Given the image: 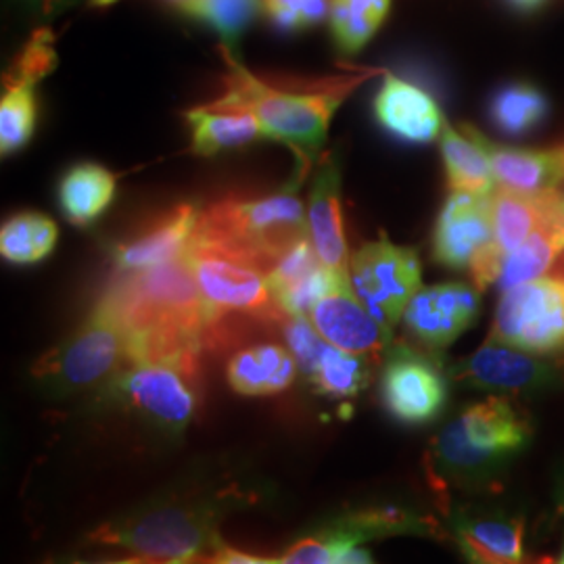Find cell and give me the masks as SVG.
Masks as SVG:
<instances>
[{"label":"cell","mask_w":564,"mask_h":564,"mask_svg":"<svg viewBox=\"0 0 564 564\" xmlns=\"http://www.w3.org/2000/svg\"><path fill=\"white\" fill-rule=\"evenodd\" d=\"M97 305L128 330L132 360L212 349L207 307L186 253L172 262L116 274Z\"/></svg>","instance_id":"obj_1"},{"label":"cell","mask_w":564,"mask_h":564,"mask_svg":"<svg viewBox=\"0 0 564 564\" xmlns=\"http://www.w3.org/2000/svg\"><path fill=\"white\" fill-rule=\"evenodd\" d=\"M226 65L224 90L207 102L209 109L253 113L268 141L284 144L295 158V182L302 184L321 158L330 121L343 101L362 84L370 72L307 84L305 88H281L258 78L237 53L223 44Z\"/></svg>","instance_id":"obj_2"},{"label":"cell","mask_w":564,"mask_h":564,"mask_svg":"<svg viewBox=\"0 0 564 564\" xmlns=\"http://www.w3.org/2000/svg\"><path fill=\"white\" fill-rule=\"evenodd\" d=\"M237 491H176L147 500L90 533V542L132 552L144 564H197L226 544L224 517L239 505Z\"/></svg>","instance_id":"obj_3"},{"label":"cell","mask_w":564,"mask_h":564,"mask_svg":"<svg viewBox=\"0 0 564 564\" xmlns=\"http://www.w3.org/2000/svg\"><path fill=\"white\" fill-rule=\"evenodd\" d=\"M533 429L508 395L470 403L445 424L429 452L433 484L479 487L494 481L531 444Z\"/></svg>","instance_id":"obj_4"},{"label":"cell","mask_w":564,"mask_h":564,"mask_svg":"<svg viewBox=\"0 0 564 564\" xmlns=\"http://www.w3.org/2000/svg\"><path fill=\"white\" fill-rule=\"evenodd\" d=\"M186 262L202 291L209 316L212 349L228 341V324L235 321L282 324L286 314L274 300L268 281L270 268L251 256L195 232L186 249Z\"/></svg>","instance_id":"obj_5"},{"label":"cell","mask_w":564,"mask_h":564,"mask_svg":"<svg viewBox=\"0 0 564 564\" xmlns=\"http://www.w3.org/2000/svg\"><path fill=\"white\" fill-rule=\"evenodd\" d=\"M197 230L272 268L295 242L310 237L300 182L291 181L268 195L216 199L202 209Z\"/></svg>","instance_id":"obj_6"},{"label":"cell","mask_w":564,"mask_h":564,"mask_svg":"<svg viewBox=\"0 0 564 564\" xmlns=\"http://www.w3.org/2000/svg\"><path fill=\"white\" fill-rule=\"evenodd\" d=\"M132 362V339L95 303L86 321L32 366V377L53 398L105 391Z\"/></svg>","instance_id":"obj_7"},{"label":"cell","mask_w":564,"mask_h":564,"mask_svg":"<svg viewBox=\"0 0 564 564\" xmlns=\"http://www.w3.org/2000/svg\"><path fill=\"white\" fill-rule=\"evenodd\" d=\"M105 391L155 431L176 437L202 403V351L134 358Z\"/></svg>","instance_id":"obj_8"},{"label":"cell","mask_w":564,"mask_h":564,"mask_svg":"<svg viewBox=\"0 0 564 564\" xmlns=\"http://www.w3.org/2000/svg\"><path fill=\"white\" fill-rule=\"evenodd\" d=\"M349 279L364 307L393 335L408 303L423 289V265L416 249L381 235L351 253Z\"/></svg>","instance_id":"obj_9"},{"label":"cell","mask_w":564,"mask_h":564,"mask_svg":"<svg viewBox=\"0 0 564 564\" xmlns=\"http://www.w3.org/2000/svg\"><path fill=\"white\" fill-rule=\"evenodd\" d=\"M489 339L550 356L564 349V276H540L502 293Z\"/></svg>","instance_id":"obj_10"},{"label":"cell","mask_w":564,"mask_h":564,"mask_svg":"<svg viewBox=\"0 0 564 564\" xmlns=\"http://www.w3.org/2000/svg\"><path fill=\"white\" fill-rule=\"evenodd\" d=\"M379 395L384 412L405 426H424L442 416L447 403L444 368L429 351L410 345H393L384 354Z\"/></svg>","instance_id":"obj_11"},{"label":"cell","mask_w":564,"mask_h":564,"mask_svg":"<svg viewBox=\"0 0 564 564\" xmlns=\"http://www.w3.org/2000/svg\"><path fill=\"white\" fill-rule=\"evenodd\" d=\"M479 293L468 282L423 286L403 312L405 333L429 354L444 351L477 321L481 310Z\"/></svg>","instance_id":"obj_12"},{"label":"cell","mask_w":564,"mask_h":564,"mask_svg":"<svg viewBox=\"0 0 564 564\" xmlns=\"http://www.w3.org/2000/svg\"><path fill=\"white\" fill-rule=\"evenodd\" d=\"M456 383L491 391L500 395L540 393L558 383V372L542 356L510 347L505 343L489 341L475 354L449 368Z\"/></svg>","instance_id":"obj_13"},{"label":"cell","mask_w":564,"mask_h":564,"mask_svg":"<svg viewBox=\"0 0 564 564\" xmlns=\"http://www.w3.org/2000/svg\"><path fill=\"white\" fill-rule=\"evenodd\" d=\"M552 193L554 191L529 193L500 184L496 186L491 193V242L477 253L468 268L479 291L496 284L500 263L544 218Z\"/></svg>","instance_id":"obj_14"},{"label":"cell","mask_w":564,"mask_h":564,"mask_svg":"<svg viewBox=\"0 0 564 564\" xmlns=\"http://www.w3.org/2000/svg\"><path fill=\"white\" fill-rule=\"evenodd\" d=\"M489 242L491 195L449 191L431 237L435 263L447 270H466Z\"/></svg>","instance_id":"obj_15"},{"label":"cell","mask_w":564,"mask_h":564,"mask_svg":"<svg viewBox=\"0 0 564 564\" xmlns=\"http://www.w3.org/2000/svg\"><path fill=\"white\" fill-rule=\"evenodd\" d=\"M310 321L323 335L324 341L370 360L387 354L393 343V335L387 333L358 300L351 282H341L330 289L314 305Z\"/></svg>","instance_id":"obj_16"},{"label":"cell","mask_w":564,"mask_h":564,"mask_svg":"<svg viewBox=\"0 0 564 564\" xmlns=\"http://www.w3.org/2000/svg\"><path fill=\"white\" fill-rule=\"evenodd\" d=\"M202 209L193 203H181L141 226L132 237L111 249L116 274L137 272L182 258L199 228Z\"/></svg>","instance_id":"obj_17"},{"label":"cell","mask_w":564,"mask_h":564,"mask_svg":"<svg viewBox=\"0 0 564 564\" xmlns=\"http://www.w3.org/2000/svg\"><path fill=\"white\" fill-rule=\"evenodd\" d=\"M307 235L321 262L337 276L349 279V249L341 205V170L337 158H323L314 167L307 195Z\"/></svg>","instance_id":"obj_18"},{"label":"cell","mask_w":564,"mask_h":564,"mask_svg":"<svg viewBox=\"0 0 564 564\" xmlns=\"http://www.w3.org/2000/svg\"><path fill=\"white\" fill-rule=\"evenodd\" d=\"M372 109L379 126L400 141L426 144L442 137L445 118L440 105L423 88L395 74H384Z\"/></svg>","instance_id":"obj_19"},{"label":"cell","mask_w":564,"mask_h":564,"mask_svg":"<svg viewBox=\"0 0 564 564\" xmlns=\"http://www.w3.org/2000/svg\"><path fill=\"white\" fill-rule=\"evenodd\" d=\"M268 281L274 300L286 316H307L324 295L341 282H351L333 274L318 258L314 245L307 239L295 242L270 268Z\"/></svg>","instance_id":"obj_20"},{"label":"cell","mask_w":564,"mask_h":564,"mask_svg":"<svg viewBox=\"0 0 564 564\" xmlns=\"http://www.w3.org/2000/svg\"><path fill=\"white\" fill-rule=\"evenodd\" d=\"M463 132L484 149L500 186L542 193L556 191V186L563 184L564 144L550 149H521L494 142L468 123H464Z\"/></svg>","instance_id":"obj_21"},{"label":"cell","mask_w":564,"mask_h":564,"mask_svg":"<svg viewBox=\"0 0 564 564\" xmlns=\"http://www.w3.org/2000/svg\"><path fill=\"white\" fill-rule=\"evenodd\" d=\"M440 524L431 517L408 510L402 506H370L347 512L324 524L318 535L337 550L362 545L391 535H429L440 538Z\"/></svg>","instance_id":"obj_22"},{"label":"cell","mask_w":564,"mask_h":564,"mask_svg":"<svg viewBox=\"0 0 564 564\" xmlns=\"http://www.w3.org/2000/svg\"><path fill=\"white\" fill-rule=\"evenodd\" d=\"M564 251V193L554 191L544 218L512 253H508L496 279V289L505 293L523 282L544 276Z\"/></svg>","instance_id":"obj_23"},{"label":"cell","mask_w":564,"mask_h":564,"mask_svg":"<svg viewBox=\"0 0 564 564\" xmlns=\"http://www.w3.org/2000/svg\"><path fill=\"white\" fill-rule=\"evenodd\" d=\"M297 370L289 347L279 343H256L232 354L226 366V381L235 393L245 398H270L289 389Z\"/></svg>","instance_id":"obj_24"},{"label":"cell","mask_w":564,"mask_h":564,"mask_svg":"<svg viewBox=\"0 0 564 564\" xmlns=\"http://www.w3.org/2000/svg\"><path fill=\"white\" fill-rule=\"evenodd\" d=\"M184 120L191 130V151L199 158H214L265 139L260 120L247 111H220L203 105L186 109Z\"/></svg>","instance_id":"obj_25"},{"label":"cell","mask_w":564,"mask_h":564,"mask_svg":"<svg viewBox=\"0 0 564 564\" xmlns=\"http://www.w3.org/2000/svg\"><path fill=\"white\" fill-rule=\"evenodd\" d=\"M116 174L99 163H76L59 182L61 214L74 226H88L99 220L116 199Z\"/></svg>","instance_id":"obj_26"},{"label":"cell","mask_w":564,"mask_h":564,"mask_svg":"<svg viewBox=\"0 0 564 564\" xmlns=\"http://www.w3.org/2000/svg\"><path fill=\"white\" fill-rule=\"evenodd\" d=\"M440 149L444 158L445 176L449 191H463L475 195H491L498 186L491 163L484 149L468 134L458 132L445 120Z\"/></svg>","instance_id":"obj_27"},{"label":"cell","mask_w":564,"mask_h":564,"mask_svg":"<svg viewBox=\"0 0 564 564\" xmlns=\"http://www.w3.org/2000/svg\"><path fill=\"white\" fill-rule=\"evenodd\" d=\"M59 241V228L41 212L13 214L0 228L4 262L32 265L46 260Z\"/></svg>","instance_id":"obj_28"},{"label":"cell","mask_w":564,"mask_h":564,"mask_svg":"<svg viewBox=\"0 0 564 564\" xmlns=\"http://www.w3.org/2000/svg\"><path fill=\"white\" fill-rule=\"evenodd\" d=\"M389 11L391 0H330L328 25L337 51L358 55L377 36Z\"/></svg>","instance_id":"obj_29"},{"label":"cell","mask_w":564,"mask_h":564,"mask_svg":"<svg viewBox=\"0 0 564 564\" xmlns=\"http://www.w3.org/2000/svg\"><path fill=\"white\" fill-rule=\"evenodd\" d=\"M489 120L506 137H524L538 130L550 111L544 93L529 82H510L489 101Z\"/></svg>","instance_id":"obj_30"},{"label":"cell","mask_w":564,"mask_h":564,"mask_svg":"<svg viewBox=\"0 0 564 564\" xmlns=\"http://www.w3.org/2000/svg\"><path fill=\"white\" fill-rule=\"evenodd\" d=\"M370 358L343 351L326 343V347L307 377L310 384L333 400H349L362 393L370 383Z\"/></svg>","instance_id":"obj_31"},{"label":"cell","mask_w":564,"mask_h":564,"mask_svg":"<svg viewBox=\"0 0 564 564\" xmlns=\"http://www.w3.org/2000/svg\"><path fill=\"white\" fill-rule=\"evenodd\" d=\"M39 126L36 86H2L0 99V153L9 158L32 141Z\"/></svg>","instance_id":"obj_32"},{"label":"cell","mask_w":564,"mask_h":564,"mask_svg":"<svg viewBox=\"0 0 564 564\" xmlns=\"http://www.w3.org/2000/svg\"><path fill=\"white\" fill-rule=\"evenodd\" d=\"M178 9L212 28L223 39L224 46L235 51L247 28L258 20L263 0H186Z\"/></svg>","instance_id":"obj_33"},{"label":"cell","mask_w":564,"mask_h":564,"mask_svg":"<svg viewBox=\"0 0 564 564\" xmlns=\"http://www.w3.org/2000/svg\"><path fill=\"white\" fill-rule=\"evenodd\" d=\"M57 63L59 57L55 51V34L48 28H41L30 36V41L23 44L18 57L7 69L2 86H15V84L36 86L48 74L55 72Z\"/></svg>","instance_id":"obj_34"},{"label":"cell","mask_w":564,"mask_h":564,"mask_svg":"<svg viewBox=\"0 0 564 564\" xmlns=\"http://www.w3.org/2000/svg\"><path fill=\"white\" fill-rule=\"evenodd\" d=\"M263 11L274 28L286 34L314 30L330 13V0H263Z\"/></svg>","instance_id":"obj_35"},{"label":"cell","mask_w":564,"mask_h":564,"mask_svg":"<svg viewBox=\"0 0 564 564\" xmlns=\"http://www.w3.org/2000/svg\"><path fill=\"white\" fill-rule=\"evenodd\" d=\"M281 326L286 347L293 354L300 372L307 379L328 341H324L323 335L307 316H286Z\"/></svg>","instance_id":"obj_36"},{"label":"cell","mask_w":564,"mask_h":564,"mask_svg":"<svg viewBox=\"0 0 564 564\" xmlns=\"http://www.w3.org/2000/svg\"><path fill=\"white\" fill-rule=\"evenodd\" d=\"M337 547L314 533L300 540L281 558V564H333Z\"/></svg>","instance_id":"obj_37"},{"label":"cell","mask_w":564,"mask_h":564,"mask_svg":"<svg viewBox=\"0 0 564 564\" xmlns=\"http://www.w3.org/2000/svg\"><path fill=\"white\" fill-rule=\"evenodd\" d=\"M197 564H281V558H270V556H256L249 552H241L232 545L224 544L214 550L212 554L199 558Z\"/></svg>","instance_id":"obj_38"},{"label":"cell","mask_w":564,"mask_h":564,"mask_svg":"<svg viewBox=\"0 0 564 564\" xmlns=\"http://www.w3.org/2000/svg\"><path fill=\"white\" fill-rule=\"evenodd\" d=\"M333 564H377V561L368 550H364L360 545H351V547L337 550Z\"/></svg>","instance_id":"obj_39"},{"label":"cell","mask_w":564,"mask_h":564,"mask_svg":"<svg viewBox=\"0 0 564 564\" xmlns=\"http://www.w3.org/2000/svg\"><path fill=\"white\" fill-rule=\"evenodd\" d=\"M510 9L519 11V13H535L544 7L547 0H506Z\"/></svg>","instance_id":"obj_40"},{"label":"cell","mask_w":564,"mask_h":564,"mask_svg":"<svg viewBox=\"0 0 564 564\" xmlns=\"http://www.w3.org/2000/svg\"><path fill=\"white\" fill-rule=\"evenodd\" d=\"M25 7H32V9H46L51 11L53 7V0H21Z\"/></svg>","instance_id":"obj_41"},{"label":"cell","mask_w":564,"mask_h":564,"mask_svg":"<svg viewBox=\"0 0 564 564\" xmlns=\"http://www.w3.org/2000/svg\"><path fill=\"white\" fill-rule=\"evenodd\" d=\"M556 502L561 506V510L564 512V466L561 470V477H558V484H556Z\"/></svg>","instance_id":"obj_42"},{"label":"cell","mask_w":564,"mask_h":564,"mask_svg":"<svg viewBox=\"0 0 564 564\" xmlns=\"http://www.w3.org/2000/svg\"><path fill=\"white\" fill-rule=\"evenodd\" d=\"M76 564H88V563H76ZM101 564H144L142 558L139 556H132V558H126V561H116V563H101Z\"/></svg>","instance_id":"obj_43"},{"label":"cell","mask_w":564,"mask_h":564,"mask_svg":"<svg viewBox=\"0 0 564 564\" xmlns=\"http://www.w3.org/2000/svg\"><path fill=\"white\" fill-rule=\"evenodd\" d=\"M172 2H176L181 7L182 2H186V0H172Z\"/></svg>","instance_id":"obj_44"},{"label":"cell","mask_w":564,"mask_h":564,"mask_svg":"<svg viewBox=\"0 0 564 564\" xmlns=\"http://www.w3.org/2000/svg\"><path fill=\"white\" fill-rule=\"evenodd\" d=\"M44 564H53V563H44Z\"/></svg>","instance_id":"obj_45"}]
</instances>
